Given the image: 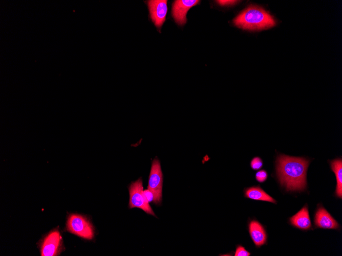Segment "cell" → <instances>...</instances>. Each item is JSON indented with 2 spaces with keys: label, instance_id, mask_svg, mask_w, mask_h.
<instances>
[{
  "label": "cell",
  "instance_id": "1",
  "mask_svg": "<svg viewBox=\"0 0 342 256\" xmlns=\"http://www.w3.org/2000/svg\"><path fill=\"white\" fill-rule=\"evenodd\" d=\"M309 160L304 157L281 154L277 158L276 170L281 184L287 191L304 190Z\"/></svg>",
  "mask_w": 342,
  "mask_h": 256
},
{
  "label": "cell",
  "instance_id": "17",
  "mask_svg": "<svg viewBox=\"0 0 342 256\" xmlns=\"http://www.w3.org/2000/svg\"><path fill=\"white\" fill-rule=\"evenodd\" d=\"M144 196L148 202L154 200V195L153 193L148 189L143 191Z\"/></svg>",
  "mask_w": 342,
  "mask_h": 256
},
{
  "label": "cell",
  "instance_id": "12",
  "mask_svg": "<svg viewBox=\"0 0 342 256\" xmlns=\"http://www.w3.org/2000/svg\"><path fill=\"white\" fill-rule=\"evenodd\" d=\"M244 196L255 200H261L276 203V201L260 186H253L246 188L244 191Z\"/></svg>",
  "mask_w": 342,
  "mask_h": 256
},
{
  "label": "cell",
  "instance_id": "4",
  "mask_svg": "<svg viewBox=\"0 0 342 256\" xmlns=\"http://www.w3.org/2000/svg\"><path fill=\"white\" fill-rule=\"evenodd\" d=\"M67 227L70 232L83 239L91 240L94 237L92 224L82 215H71L68 220Z\"/></svg>",
  "mask_w": 342,
  "mask_h": 256
},
{
  "label": "cell",
  "instance_id": "18",
  "mask_svg": "<svg viewBox=\"0 0 342 256\" xmlns=\"http://www.w3.org/2000/svg\"><path fill=\"white\" fill-rule=\"evenodd\" d=\"M218 3H219L221 5L225 6V5H233L236 3H237L238 1H217Z\"/></svg>",
  "mask_w": 342,
  "mask_h": 256
},
{
  "label": "cell",
  "instance_id": "5",
  "mask_svg": "<svg viewBox=\"0 0 342 256\" xmlns=\"http://www.w3.org/2000/svg\"><path fill=\"white\" fill-rule=\"evenodd\" d=\"M163 174L159 160L155 158L153 160L148 178L147 189L154 195L153 202L160 204L162 201Z\"/></svg>",
  "mask_w": 342,
  "mask_h": 256
},
{
  "label": "cell",
  "instance_id": "16",
  "mask_svg": "<svg viewBox=\"0 0 342 256\" xmlns=\"http://www.w3.org/2000/svg\"><path fill=\"white\" fill-rule=\"evenodd\" d=\"M250 254L245 248L242 246H238L236 248L234 255L235 256H249Z\"/></svg>",
  "mask_w": 342,
  "mask_h": 256
},
{
  "label": "cell",
  "instance_id": "2",
  "mask_svg": "<svg viewBox=\"0 0 342 256\" xmlns=\"http://www.w3.org/2000/svg\"><path fill=\"white\" fill-rule=\"evenodd\" d=\"M233 24L236 26L244 30L259 31L274 27L275 21L262 8L250 5L233 19Z\"/></svg>",
  "mask_w": 342,
  "mask_h": 256
},
{
  "label": "cell",
  "instance_id": "10",
  "mask_svg": "<svg viewBox=\"0 0 342 256\" xmlns=\"http://www.w3.org/2000/svg\"><path fill=\"white\" fill-rule=\"evenodd\" d=\"M250 236L256 247H260L266 243L267 235L264 227L258 221L252 220L248 225Z\"/></svg>",
  "mask_w": 342,
  "mask_h": 256
},
{
  "label": "cell",
  "instance_id": "11",
  "mask_svg": "<svg viewBox=\"0 0 342 256\" xmlns=\"http://www.w3.org/2000/svg\"><path fill=\"white\" fill-rule=\"evenodd\" d=\"M289 220L291 225L302 230H308L311 227V222L306 205L290 218Z\"/></svg>",
  "mask_w": 342,
  "mask_h": 256
},
{
  "label": "cell",
  "instance_id": "6",
  "mask_svg": "<svg viewBox=\"0 0 342 256\" xmlns=\"http://www.w3.org/2000/svg\"><path fill=\"white\" fill-rule=\"evenodd\" d=\"M150 17L159 30L163 25L167 12V1L166 0H151L146 1Z\"/></svg>",
  "mask_w": 342,
  "mask_h": 256
},
{
  "label": "cell",
  "instance_id": "13",
  "mask_svg": "<svg viewBox=\"0 0 342 256\" xmlns=\"http://www.w3.org/2000/svg\"><path fill=\"white\" fill-rule=\"evenodd\" d=\"M330 167L334 173L336 179V195L341 198L342 197V160L338 158L330 160Z\"/></svg>",
  "mask_w": 342,
  "mask_h": 256
},
{
  "label": "cell",
  "instance_id": "15",
  "mask_svg": "<svg viewBox=\"0 0 342 256\" xmlns=\"http://www.w3.org/2000/svg\"><path fill=\"white\" fill-rule=\"evenodd\" d=\"M255 177L258 182L262 183L267 180L268 178V173L266 171L261 170L256 173Z\"/></svg>",
  "mask_w": 342,
  "mask_h": 256
},
{
  "label": "cell",
  "instance_id": "9",
  "mask_svg": "<svg viewBox=\"0 0 342 256\" xmlns=\"http://www.w3.org/2000/svg\"><path fill=\"white\" fill-rule=\"evenodd\" d=\"M314 223L319 228L337 229L339 227L337 222L323 207H319L315 213Z\"/></svg>",
  "mask_w": 342,
  "mask_h": 256
},
{
  "label": "cell",
  "instance_id": "14",
  "mask_svg": "<svg viewBox=\"0 0 342 256\" xmlns=\"http://www.w3.org/2000/svg\"><path fill=\"white\" fill-rule=\"evenodd\" d=\"M263 165L262 159L258 156L253 157L250 162V167L254 170L261 169L263 167Z\"/></svg>",
  "mask_w": 342,
  "mask_h": 256
},
{
  "label": "cell",
  "instance_id": "3",
  "mask_svg": "<svg viewBox=\"0 0 342 256\" xmlns=\"http://www.w3.org/2000/svg\"><path fill=\"white\" fill-rule=\"evenodd\" d=\"M129 191L130 208H139L146 213L156 217L155 214L144 196L143 190V181L141 178L130 184Z\"/></svg>",
  "mask_w": 342,
  "mask_h": 256
},
{
  "label": "cell",
  "instance_id": "8",
  "mask_svg": "<svg viewBox=\"0 0 342 256\" xmlns=\"http://www.w3.org/2000/svg\"><path fill=\"white\" fill-rule=\"evenodd\" d=\"M61 238L60 233L55 230L49 234L45 239L41 249L42 256L56 255L60 245Z\"/></svg>",
  "mask_w": 342,
  "mask_h": 256
},
{
  "label": "cell",
  "instance_id": "7",
  "mask_svg": "<svg viewBox=\"0 0 342 256\" xmlns=\"http://www.w3.org/2000/svg\"><path fill=\"white\" fill-rule=\"evenodd\" d=\"M198 0H176L173 4L172 15L175 22L183 26L187 21L186 14L188 10L199 3Z\"/></svg>",
  "mask_w": 342,
  "mask_h": 256
}]
</instances>
